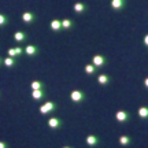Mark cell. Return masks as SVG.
<instances>
[{
	"label": "cell",
	"mask_w": 148,
	"mask_h": 148,
	"mask_svg": "<svg viewBox=\"0 0 148 148\" xmlns=\"http://www.w3.org/2000/svg\"><path fill=\"white\" fill-rule=\"evenodd\" d=\"M88 99V96L84 90H71L70 92V100L75 103V104H81V103H85Z\"/></svg>",
	"instance_id": "obj_1"
},
{
	"label": "cell",
	"mask_w": 148,
	"mask_h": 148,
	"mask_svg": "<svg viewBox=\"0 0 148 148\" xmlns=\"http://www.w3.org/2000/svg\"><path fill=\"white\" fill-rule=\"evenodd\" d=\"M56 110H58V103H55V101H47L45 104L38 107V112L41 115H48L51 112H55Z\"/></svg>",
	"instance_id": "obj_2"
},
{
	"label": "cell",
	"mask_w": 148,
	"mask_h": 148,
	"mask_svg": "<svg viewBox=\"0 0 148 148\" xmlns=\"http://www.w3.org/2000/svg\"><path fill=\"white\" fill-rule=\"evenodd\" d=\"M21 19L25 25H33L37 21V14L34 11H25V12H22Z\"/></svg>",
	"instance_id": "obj_3"
},
{
	"label": "cell",
	"mask_w": 148,
	"mask_h": 148,
	"mask_svg": "<svg viewBox=\"0 0 148 148\" xmlns=\"http://www.w3.org/2000/svg\"><path fill=\"white\" fill-rule=\"evenodd\" d=\"M47 125L49 129H53V130H58V129H60V127L64 125V122L60 119V118H58V116H51L49 119L47 121Z\"/></svg>",
	"instance_id": "obj_4"
},
{
	"label": "cell",
	"mask_w": 148,
	"mask_h": 148,
	"mask_svg": "<svg viewBox=\"0 0 148 148\" xmlns=\"http://www.w3.org/2000/svg\"><path fill=\"white\" fill-rule=\"evenodd\" d=\"M73 11L75 14H78V15H84V14H86V12L89 11V5L86 4V3L78 1V3H75V4L73 5Z\"/></svg>",
	"instance_id": "obj_5"
},
{
	"label": "cell",
	"mask_w": 148,
	"mask_h": 148,
	"mask_svg": "<svg viewBox=\"0 0 148 148\" xmlns=\"http://www.w3.org/2000/svg\"><path fill=\"white\" fill-rule=\"evenodd\" d=\"M115 118L118 122H121V123H125V122H129L132 119V114L129 112V111H125V110H121L118 111L115 114Z\"/></svg>",
	"instance_id": "obj_6"
},
{
	"label": "cell",
	"mask_w": 148,
	"mask_h": 148,
	"mask_svg": "<svg viewBox=\"0 0 148 148\" xmlns=\"http://www.w3.org/2000/svg\"><path fill=\"white\" fill-rule=\"evenodd\" d=\"M92 63L95 64L96 67H103V66H106L108 63V58L104 56V55H95L93 58H92Z\"/></svg>",
	"instance_id": "obj_7"
},
{
	"label": "cell",
	"mask_w": 148,
	"mask_h": 148,
	"mask_svg": "<svg viewBox=\"0 0 148 148\" xmlns=\"http://www.w3.org/2000/svg\"><path fill=\"white\" fill-rule=\"evenodd\" d=\"M111 75H108V74L106 73H100L97 74V77H96V82L99 85H101V86H106V85H108L111 82Z\"/></svg>",
	"instance_id": "obj_8"
},
{
	"label": "cell",
	"mask_w": 148,
	"mask_h": 148,
	"mask_svg": "<svg viewBox=\"0 0 148 148\" xmlns=\"http://www.w3.org/2000/svg\"><path fill=\"white\" fill-rule=\"evenodd\" d=\"M100 137L99 136H96V134H89L88 137L85 138V143H86V145H89L90 148H95L97 147L99 144H100Z\"/></svg>",
	"instance_id": "obj_9"
},
{
	"label": "cell",
	"mask_w": 148,
	"mask_h": 148,
	"mask_svg": "<svg viewBox=\"0 0 148 148\" xmlns=\"http://www.w3.org/2000/svg\"><path fill=\"white\" fill-rule=\"evenodd\" d=\"M32 99L34 101H41L47 99V92L45 89H37V90H32Z\"/></svg>",
	"instance_id": "obj_10"
},
{
	"label": "cell",
	"mask_w": 148,
	"mask_h": 148,
	"mask_svg": "<svg viewBox=\"0 0 148 148\" xmlns=\"http://www.w3.org/2000/svg\"><path fill=\"white\" fill-rule=\"evenodd\" d=\"M25 53L27 56H37L40 53V47L34 44H29L27 47H25Z\"/></svg>",
	"instance_id": "obj_11"
},
{
	"label": "cell",
	"mask_w": 148,
	"mask_h": 148,
	"mask_svg": "<svg viewBox=\"0 0 148 148\" xmlns=\"http://www.w3.org/2000/svg\"><path fill=\"white\" fill-rule=\"evenodd\" d=\"M49 29L55 33L62 32V30H63V29H62V19H59V18L52 19V21L49 22Z\"/></svg>",
	"instance_id": "obj_12"
},
{
	"label": "cell",
	"mask_w": 148,
	"mask_h": 148,
	"mask_svg": "<svg viewBox=\"0 0 148 148\" xmlns=\"http://www.w3.org/2000/svg\"><path fill=\"white\" fill-rule=\"evenodd\" d=\"M7 53H8V56H11V58H18V56H22L25 53V48H22V47L10 48V49H7Z\"/></svg>",
	"instance_id": "obj_13"
},
{
	"label": "cell",
	"mask_w": 148,
	"mask_h": 148,
	"mask_svg": "<svg viewBox=\"0 0 148 148\" xmlns=\"http://www.w3.org/2000/svg\"><path fill=\"white\" fill-rule=\"evenodd\" d=\"M110 5L114 11H121L126 7V0H111Z\"/></svg>",
	"instance_id": "obj_14"
},
{
	"label": "cell",
	"mask_w": 148,
	"mask_h": 148,
	"mask_svg": "<svg viewBox=\"0 0 148 148\" xmlns=\"http://www.w3.org/2000/svg\"><path fill=\"white\" fill-rule=\"evenodd\" d=\"M75 26H77V23H75V21L71 19V18H64V19H62V29H63V30H71V29H74Z\"/></svg>",
	"instance_id": "obj_15"
},
{
	"label": "cell",
	"mask_w": 148,
	"mask_h": 148,
	"mask_svg": "<svg viewBox=\"0 0 148 148\" xmlns=\"http://www.w3.org/2000/svg\"><path fill=\"white\" fill-rule=\"evenodd\" d=\"M12 38H14V41H16V42H23L29 38V34H27L26 32H23V30H18V32L14 33Z\"/></svg>",
	"instance_id": "obj_16"
},
{
	"label": "cell",
	"mask_w": 148,
	"mask_h": 148,
	"mask_svg": "<svg viewBox=\"0 0 148 148\" xmlns=\"http://www.w3.org/2000/svg\"><path fill=\"white\" fill-rule=\"evenodd\" d=\"M19 63V60L16 58H11V56H7L5 59H3V64L5 67H15L16 64Z\"/></svg>",
	"instance_id": "obj_17"
},
{
	"label": "cell",
	"mask_w": 148,
	"mask_h": 148,
	"mask_svg": "<svg viewBox=\"0 0 148 148\" xmlns=\"http://www.w3.org/2000/svg\"><path fill=\"white\" fill-rule=\"evenodd\" d=\"M85 70V73L88 74V75H93V74H96L97 71H99V67H96L93 63H89V64H86L84 67Z\"/></svg>",
	"instance_id": "obj_18"
},
{
	"label": "cell",
	"mask_w": 148,
	"mask_h": 148,
	"mask_svg": "<svg viewBox=\"0 0 148 148\" xmlns=\"http://www.w3.org/2000/svg\"><path fill=\"white\" fill-rule=\"evenodd\" d=\"M10 22H11L10 16L5 15V14H0V29L8 26V25H10Z\"/></svg>",
	"instance_id": "obj_19"
},
{
	"label": "cell",
	"mask_w": 148,
	"mask_h": 148,
	"mask_svg": "<svg viewBox=\"0 0 148 148\" xmlns=\"http://www.w3.org/2000/svg\"><path fill=\"white\" fill-rule=\"evenodd\" d=\"M137 115L141 119H148V106H143L137 110Z\"/></svg>",
	"instance_id": "obj_20"
},
{
	"label": "cell",
	"mask_w": 148,
	"mask_h": 148,
	"mask_svg": "<svg viewBox=\"0 0 148 148\" xmlns=\"http://www.w3.org/2000/svg\"><path fill=\"white\" fill-rule=\"evenodd\" d=\"M30 88L32 90H37V89H45V84L42 81H33L30 84Z\"/></svg>",
	"instance_id": "obj_21"
},
{
	"label": "cell",
	"mask_w": 148,
	"mask_h": 148,
	"mask_svg": "<svg viewBox=\"0 0 148 148\" xmlns=\"http://www.w3.org/2000/svg\"><path fill=\"white\" fill-rule=\"evenodd\" d=\"M133 143V140L130 136H121L119 137V144L123 145V147H126V145H130Z\"/></svg>",
	"instance_id": "obj_22"
},
{
	"label": "cell",
	"mask_w": 148,
	"mask_h": 148,
	"mask_svg": "<svg viewBox=\"0 0 148 148\" xmlns=\"http://www.w3.org/2000/svg\"><path fill=\"white\" fill-rule=\"evenodd\" d=\"M0 148H10V144L5 141H0Z\"/></svg>",
	"instance_id": "obj_23"
},
{
	"label": "cell",
	"mask_w": 148,
	"mask_h": 148,
	"mask_svg": "<svg viewBox=\"0 0 148 148\" xmlns=\"http://www.w3.org/2000/svg\"><path fill=\"white\" fill-rule=\"evenodd\" d=\"M143 44L148 48V34H145V36H144V38H143Z\"/></svg>",
	"instance_id": "obj_24"
},
{
	"label": "cell",
	"mask_w": 148,
	"mask_h": 148,
	"mask_svg": "<svg viewBox=\"0 0 148 148\" xmlns=\"http://www.w3.org/2000/svg\"><path fill=\"white\" fill-rule=\"evenodd\" d=\"M144 86L148 89V77H145V78H144Z\"/></svg>",
	"instance_id": "obj_25"
},
{
	"label": "cell",
	"mask_w": 148,
	"mask_h": 148,
	"mask_svg": "<svg viewBox=\"0 0 148 148\" xmlns=\"http://www.w3.org/2000/svg\"><path fill=\"white\" fill-rule=\"evenodd\" d=\"M3 64V58H0V66Z\"/></svg>",
	"instance_id": "obj_26"
},
{
	"label": "cell",
	"mask_w": 148,
	"mask_h": 148,
	"mask_svg": "<svg viewBox=\"0 0 148 148\" xmlns=\"http://www.w3.org/2000/svg\"><path fill=\"white\" fill-rule=\"evenodd\" d=\"M63 148H73V147H63Z\"/></svg>",
	"instance_id": "obj_27"
},
{
	"label": "cell",
	"mask_w": 148,
	"mask_h": 148,
	"mask_svg": "<svg viewBox=\"0 0 148 148\" xmlns=\"http://www.w3.org/2000/svg\"><path fill=\"white\" fill-rule=\"evenodd\" d=\"M0 97H1V92H0Z\"/></svg>",
	"instance_id": "obj_28"
}]
</instances>
